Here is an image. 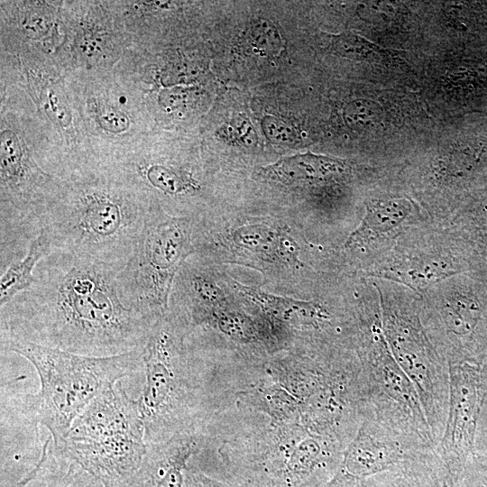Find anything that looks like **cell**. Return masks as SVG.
<instances>
[{
	"mask_svg": "<svg viewBox=\"0 0 487 487\" xmlns=\"http://www.w3.org/2000/svg\"><path fill=\"white\" fill-rule=\"evenodd\" d=\"M33 275L1 307V336L105 357L143 347L157 323L130 301L115 267L53 249Z\"/></svg>",
	"mask_w": 487,
	"mask_h": 487,
	"instance_id": "cell-1",
	"label": "cell"
},
{
	"mask_svg": "<svg viewBox=\"0 0 487 487\" xmlns=\"http://www.w3.org/2000/svg\"><path fill=\"white\" fill-rule=\"evenodd\" d=\"M127 185L97 179L58 189L41 223L53 249L124 267L138 245L150 207L142 193Z\"/></svg>",
	"mask_w": 487,
	"mask_h": 487,
	"instance_id": "cell-2",
	"label": "cell"
},
{
	"mask_svg": "<svg viewBox=\"0 0 487 487\" xmlns=\"http://www.w3.org/2000/svg\"><path fill=\"white\" fill-rule=\"evenodd\" d=\"M1 347L29 361L40 378L38 392L19 396L25 420L45 427L60 452L75 418L103 391L143 368L142 348L113 356H87L1 336Z\"/></svg>",
	"mask_w": 487,
	"mask_h": 487,
	"instance_id": "cell-3",
	"label": "cell"
},
{
	"mask_svg": "<svg viewBox=\"0 0 487 487\" xmlns=\"http://www.w3.org/2000/svg\"><path fill=\"white\" fill-rule=\"evenodd\" d=\"M146 452L139 400L131 398L118 381L75 418L58 453L103 487H117L139 469Z\"/></svg>",
	"mask_w": 487,
	"mask_h": 487,
	"instance_id": "cell-4",
	"label": "cell"
},
{
	"mask_svg": "<svg viewBox=\"0 0 487 487\" xmlns=\"http://www.w3.org/2000/svg\"><path fill=\"white\" fill-rule=\"evenodd\" d=\"M192 223L150 206L143 231L120 277L130 301L158 322L165 317L176 271L193 252Z\"/></svg>",
	"mask_w": 487,
	"mask_h": 487,
	"instance_id": "cell-5",
	"label": "cell"
},
{
	"mask_svg": "<svg viewBox=\"0 0 487 487\" xmlns=\"http://www.w3.org/2000/svg\"><path fill=\"white\" fill-rule=\"evenodd\" d=\"M365 412L401 436L420 452L436 450L418 391L395 360L382 326L374 317L360 359Z\"/></svg>",
	"mask_w": 487,
	"mask_h": 487,
	"instance_id": "cell-6",
	"label": "cell"
},
{
	"mask_svg": "<svg viewBox=\"0 0 487 487\" xmlns=\"http://www.w3.org/2000/svg\"><path fill=\"white\" fill-rule=\"evenodd\" d=\"M142 355L145 384L138 400L145 440L156 444L170 439L188 422L193 406L180 340L166 316L153 326Z\"/></svg>",
	"mask_w": 487,
	"mask_h": 487,
	"instance_id": "cell-7",
	"label": "cell"
},
{
	"mask_svg": "<svg viewBox=\"0 0 487 487\" xmlns=\"http://www.w3.org/2000/svg\"><path fill=\"white\" fill-rule=\"evenodd\" d=\"M381 314L382 330L389 347L415 385L438 445L448 412V363L430 342L413 308L387 303Z\"/></svg>",
	"mask_w": 487,
	"mask_h": 487,
	"instance_id": "cell-8",
	"label": "cell"
},
{
	"mask_svg": "<svg viewBox=\"0 0 487 487\" xmlns=\"http://www.w3.org/2000/svg\"><path fill=\"white\" fill-rule=\"evenodd\" d=\"M449 403L443 436L436 452L455 480L468 461L477 422L487 395V374L469 361L450 363Z\"/></svg>",
	"mask_w": 487,
	"mask_h": 487,
	"instance_id": "cell-9",
	"label": "cell"
},
{
	"mask_svg": "<svg viewBox=\"0 0 487 487\" xmlns=\"http://www.w3.org/2000/svg\"><path fill=\"white\" fill-rule=\"evenodd\" d=\"M427 453L416 450L394 430L364 414L326 487H345L403 466Z\"/></svg>",
	"mask_w": 487,
	"mask_h": 487,
	"instance_id": "cell-10",
	"label": "cell"
},
{
	"mask_svg": "<svg viewBox=\"0 0 487 487\" xmlns=\"http://www.w3.org/2000/svg\"><path fill=\"white\" fill-rule=\"evenodd\" d=\"M197 450V436L189 434L147 444L139 469L117 487H186L187 464Z\"/></svg>",
	"mask_w": 487,
	"mask_h": 487,
	"instance_id": "cell-11",
	"label": "cell"
},
{
	"mask_svg": "<svg viewBox=\"0 0 487 487\" xmlns=\"http://www.w3.org/2000/svg\"><path fill=\"white\" fill-rule=\"evenodd\" d=\"M412 205L403 198L373 199L367 203L365 216L351 234L345 246L375 239L399 227L410 215Z\"/></svg>",
	"mask_w": 487,
	"mask_h": 487,
	"instance_id": "cell-12",
	"label": "cell"
},
{
	"mask_svg": "<svg viewBox=\"0 0 487 487\" xmlns=\"http://www.w3.org/2000/svg\"><path fill=\"white\" fill-rule=\"evenodd\" d=\"M53 250L51 240L44 229L30 244L24 257L11 262L0 279V306L3 307L35 281L33 275L38 263Z\"/></svg>",
	"mask_w": 487,
	"mask_h": 487,
	"instance_id": "cell-13",
	"label": "cell"
},
{
	"mask_svg": "<svg viewBox=\"0 0 487 487\" xmlns=\"http://www.w3.org/2000/svg\"><path fill=\"white\" fill-rule=\"evenodd\" d=\"M234 283L241 292L281 321L317 327L329 319L327 311L317 303L276 297L256 288Z\"/></svg>",
	"mask_w": 487,
	"mask_h": 487,
	"instance_id": "cell-14",
	"label": "cell"
},
{
	"mask_svg": "<svg viewBox=\"0 0 487 487\" xmlns=\"http://www.w3.org/2000/svg\"><path fill=\"white\" fill-rule=\"evenodd\" d=\"M345 170V164L337 159L307 152L284 158L266 168L265 173L280 182L292 183L323 179Z\"/></svg>",
	"mask_w": 487,
	"mask_h": 487,
	"instance_id": "cell-15",
	"label": "cell"
},
{
	"mask_svg": "<svg viewBox=\"0 0 487 487\" xmlns=\"http://www.w3.org/2000/svg\"><path fill=\"white\" fill-rule=\"evenodd\" d=\"M137 170L147 184L165 195L179 196L200 188L192 175L182 170L160 163L138 165Z\"/></svg>",
	"mask_w": 487,
	"mask_h": 487,
	"instance_id": "cell-16",
	"label": "cell"
},
{
	"mask_svg": "<svg viewBox=\"0 0 487 487\" xmlns=\"http://www.w3.org/2000/svg\"><path fill=\"white\" fill-rule=\"evenodd\" d=\"M244 398L257 409L280 422L293 421L299 412V402L286 389L279 386L248 391Z\"/></svg>",
	"mask_w": 487,
	"mask_h": 487,
	"instance_id": "cell-17",
	"label": "cell"
},
{
	"mask_svg": "<svg viewBox=\"0 0 487 487\" xmlns=\"http://www.w3.org/2000/svg\"><path fill=\"white\" fill-rule=\"evenodd\" d=\"M330 47L337 55L363 61L381 60L388 51L359 34L345 32L330 35Z\"/></svg>",
	"mask_w": 487,
	"mask_h": 487,
	"instance_id": "cell-18",
	"label": "cell"
},
{
	"mask_svg": "<svg viewBox=\"0 0 487 487\" xmlns=\"http://www.w3.org/2000/svg\"><path fill=\"white\" fill-rule=\"evenodd\" d=\"M382 108L379 103L359 98L348 102L343 109L345 124L354 130H369L382 119Z\"/></svg>",
	"mask_w": 487,
	"mask_h": 487,
	"instance_id": "cell-19",
	"label": "cell"
},
{
	"mask_svg": "<svg viewBox=\"0 0 487 487\" xmlns=\"http://www.w3.org/2000/svg\"><path fill=\"white\" fill-rule=\"evenodd\" d=\"M217 134L227 142L245 147L253 146L258 141L253 124L244 115L236 116L223 124Z\"/></svg>",
	"mask_w": 487,
	"mask_h": 487,
	"instance_id": "cell-20",
	"label": "cell"
},
{
	"mask_svg": "<svg viewBox=\"0 0 487 487\" xmlns=\"http://www.w3.org/2000/svg\"><path fill=\"white\" fill-rule=\"evenodd\" d=\"M234 241L241 247L252 251H268L271 244L275 243V235L268 228L249 226L238 230Z\"/></svg>",
	"mask_w": 487,
	"mask_h": 487,
	"instance_id": "cell-21",
	"label": "cell"
},
{
	"mask_svg": "<svg viewBox=\"0 0 487 487\" xmlns=\"http://www.w3.org/2000/svg\"><path fill=\"white\" fill-rule=\"evenodd\" d=\"M262 127L266 137L274 143L293 145L299 140L296 129L276 116L267 115L263 117Z\"/></svg>",
	"mask_w": 487,
	"mask_h": 487,
	"instance_id": "cell-22",
	"label": "cell"
},
{
	"mask_svg": "<svg viewBox=\"0 0 487 487\" xmlns=\"http://www.w3.org/2000/svg\"><path fill=\"white\" fill-rule=\"evenodd\" d=\"M186 487H251L248 484L219 480L200 471L187 470Z\"/></svg>",
	"mask_w": 487,
	"mask_h": 487,
	"instance_id": "cell-23",
	"label": "cell"
},
{
	"mask_svg": "<svg viewBox=\"0 0 487 487\" xmlns=\"http://www.w3.org/2000/svg\"><path fill=\"white\" fill-rule=\"evenodd\" d=\"M253 29V38L255 45L264 46L267 50H271V44H280L271 41V40L280 41V36L277 34V31L273 26L269 24H256Z\"/></svg>",
	"mask_w": 487,
	"mask_h": 487,
	"instance_id": "cell-24",
	"label": "cell"
},
{
	"mask_svg": "<svg viewBox=\"0 0 487 487\" xmlns=\"http://www.w3.org/2000/svg\"><path fill=\"white\" fill-rule=\"evenodd\" d=\"M367 10V18L372 19V22L387 21L391 14V9L387 3H367L365 5Z\"/></svg>",
	"mask_w": 487,
	"mask_h": 487,
	"instance_id": "cell-25",
	"label": "cell"
},
{
	"mask_svg": "<svg viewBox=\"0 0 487 487\" xmlns=\"http://www.w3.org/2000/svg\"><path fill=\"white\" fill-rule=\"evenodd\" d=\"M486 207H487V206H486ZM486 220H487V207H486ZM486 223H487V221H486Z\"/></svg>",
	"mask_w": 487,
	"mask_h": 487,
	"instance_id": "cell-26",
	"label": "cell"
}]
</instances>
